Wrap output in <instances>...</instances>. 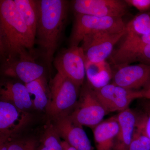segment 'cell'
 Here are the masks:
<instances>
[{
	"label": "cell",
	"mask_w": 150,
	"mask_h": 150,
	"mask_svg": "<svg viewBox=\"0 0 150 150\" xmlns=\"http://www.w3.org/2000/svg\"><path fill=\"white\" fill-rule=\"evenodd\" d=\"M54 64L58 73L79 86L83 85L86 76V58L81 46H71L62 50L54 59Z\"/></svg>",
	"instance_id": "8992f818"
},
{
	"label": "cell",
	"mask_w": 150,
	"mask_h": 150,
	"mask_svg": "<svg viewBox=\"0 0 150 150\" xmlns=\"http://www.w3.org/2000/svg\"><path fill=\"white\" fill-rule=\"evenodd\" d=\"M116 116L119 129L113 150H128L137 125V114L129 108L118 112Z\"/></svg>",
	"instance_id": "5bb4252c"
},
{
	"label": "cell",
	"mask_w": 150,
	"mask_h": 150,
	"mask_svg": "<svg viewBox=\"0 0 150 150\" xmlns=\"http://www.w3.org/2000/svg\"><path fill=\"white\" fill-rule=\"evenodd\" d=\"M144 39L146 44H150V33L144 35Z\"/></svg>",
	"instance_id": "f1b7e54d"
},
{
	"label": "cell",
	"mask_w": 150,
	"mask_h": 150,
	"mask_svg": "<svg viewBox=\"0 0 150 150\" xmlns=\"http://www.w3.org/2000/svg\"><path fill=\"white\" fill-rule=\"evenodd\" d=\"M94 90L108 113L123 111L129 108L134 100L142 98L140 90L127 89L112 83L98 89Z\"/></svg>",
	"instance_id": "ba28073f"
},
{
	"label": "cell",
	"mask_w": 150,
	"mask_h": 150,
	"mask_svg": "<svg viewBox=\"0 0 150 150\" xmlns=\"http://www.w3.org/2000/svg\"><path fill=\"white\" fill-rule=\"evenodd\" d=\"M25 84L30 96L33 108L46 111L50 101V91L44 76Z\"/></svg>",
	"instance_id": "ac0fdd59"
},
{
	"label": "cell",
	"mask_w": 150,
	"mask_h": 150,
	"mask_svg": "<svg viewBox=\"0 0 150 150\" xmlns=\"http://www.w3.org/2000/svg\"><path fill=\"white\" fill-rule=\"evenodd\" d=\"M126 36L147 35L150 33V15L142 13L126 25Z\"/></svg>",
	"instance_id": "ffe728a7"
},
{
	"label": "cell",
	"mask_w": 150,
	"mask_h": 150,
	"mask_svg": "<svg viewBox=\"0 0 150 150\" xmlns=\"http://www.w3.org/2000/svg\"><path fill=\"white\" fill-rule=\"evenodd\" d=\"M119 125L116 115L99 123L93 130L96 150H113Z\"/></svg>",
	"instance_id": "2e32d148"
},
{
	"label": "cell",
	"mask_w": 150,
	"mask_h": 150,
	"mask_svg": "<svg viewBox=\"0 0 150 150\" xmlns=\"http://www.w3.org/2000/svg\"><path fill=\"white\" fill-rule=\"evenodd\" d=\"M35 36L25 24L14 0L0 1V48L4 63L35 59Z\"/></svg>",
	"instance_id": "6da1fadb"
},
{
	"label": "cell",
	"mask_w": 150,
	"mask_h": 150,
	"mask_svg": "<svg viewBox=\"0 0 150 150\" xmlns=\"http://www.w3.org/2000/svg\"><path fill=\"white\" fill-rule=\"evenodd\" d=\"M149 64V65H150V63H148V64Z\"/></svg>",
	"instance_id": "4dcf8cb0"
},
{
	"label": "cell",
	"mask_w": 150,
	"mask_h": 150,
	"mask_svg": "<svg viewBox=\"0 0 150 150\" xmlns=\"http://www.w3.org/2000/svg\"><path fill=\"white\" fill-rule=\"evenodd\" d=\"M60 137L77 150H94L83 126L69 115L53 120Z\"/></svg>",
	"instance_id": "30bf717a"
},
{
	"label": "cell",
	"mask_w": 150,
	"mask_h": 150,
	"mask_svg": "<svg viewBox=\"0 0 150 150\" xmlns=\"http://www.w3.org/2000/svg\"><path fill=\"white\" fill-rule=\"evenodd\" d=\"M140 91L142 94V98L150 100V81Z\"/></svg>",
	"instance_id": "484cf974"
},
{
	"label": "cell",
	"mask_w": 150,
	"mask_h": 150,
	"mask_svg": "<svg viewBox=\"0 0 150 150\" xmlns=\"http://www.w3.org/2000/svg\"><path fill=\"white\" fill-rule=\"evenodd\" d=\"M128 150H150V139L137 122Z\"/></svg>",
	"instance_id": "7402d4cb"
},
{
	"label": "cell",
	"mask_w": 150,
	"mask_h": 150,
	"mask_svg": "<svg viewBox=\"0 0 150 150\" xmlns=\"http://www.w3.org/2000/svg\"><path fill=\"white\" fill-rule=\"evenodd\" d=\"M38 150H48L47 149H46L44 146L40 144L39 145V147H38Z\"/></svg>",
	"instance_id": "f546056e"
},
{
	"label": "cell",
	"mask_w": 150,
	"mask_h": 150,
	"mask_svg": "<svg viewBox=\"0 0 150 150\" xmlns=\"http://www.w3.org/2000/svg\"><path fill=\"white\" fill-rule=\"evenodd\" d=\"M127 5L121 0H76L73 8L75 13L122 18L127 13Z\"/></svg>",
	"instance_id": "9c48e42d"
},
{
	"label": "cell",
	"mask_w": 150,
	"mask_h": 150,
	"mask_svg": "<svg viewBox=\"0 0 150 150\" xmlns=\"http://www.w3.org/2000/svg\"><path fill=\"white\" fill-rule=\"evenodd\" d=\"M61 139L54 123H50L44 131L40 144L48 150H63Z\"/></svg>",
	"instance_id": "44dd1931"
},
{
	"label": "cell",
	"mask_w": 150,
	"mask_h": 150,
	"mask_svg": "<svg viewBox=\"0 0 150 150\" xmlns=\"http://www.w3.org/2000/svg\"><path fill=\"white\" fill-rule=\"evenodd\" d=\"M142 113L137 115V122L144 129L150 139V102L145 103Z\"/></svg>",
	"instance_id": "cb8c5ba5"
},
{
	"label": "cell",
	"mask_w": 150,
	"mask_h": 150,
	"mask_svg": "<svg viewBox=\"0 0 150 150\" xmlns=\"http://www.w3.org/2000/svg\"><path fill=\"white\" fill-rule=\"evenodd\" d=\"M62 145L63 150H77L64 140H62Z\"/></svg>",
	"instance_id": "83f0119b"
},
{
	"label": "cell",
	"mask_w": 150,
	"mask_h": 150,
	"mask_svg": "<svg viewBox=\"0 0 150 150\" xmlns=\"http://www.w3.org/2000/svg\"><path fill=\"white\" fill-rule=\"evenodd\" d=\"M11 140L0 137V150H8Z\"/></svg>",
	"instance_id": "4316f807"
},
{
	"label": "cell",
	"mask_w": 150,
	"mask_h": 150,
	"mask_svg": "<svg viewBox=\"0 0 150 150\" xmlns=\"http://www.w3.org/2000/svg\"><path fill=\"white\" fill-rule=\"evenodd\" d=\"M70 46H79L86 35L100 32H121L126 29L122 18L98 17L75 13Z\"/></svg>",
	"instance_id": "277c9868"
},
{
	"label": "cell",
	"mask_w": 150,
	"mask_h": 150,
	"mask_svg": "<svg viewBox=\"0 0 150 150\" xmlns=\"http://www.w3.org/2000/svg\"><path fill=\"white\" fill-rule=\"evenodd\" d=\"M86 75L88 84L98 89L109 83L113 77L110 65L106 61L93 63L86 59Z\"/></svg>",
	"instance_id": "e0dca14e"
},
{
	"label": "cell",
	"mask_w": 150,
	"mask_h": 150,
	"mask_svg": "<svg viewBox=\"0 0 150 150\" xmlns=\"http://www.w3.org/2000/svg\"><path fill=\"white\" fill-rule=\"evenodd\" d=\"M80 86L57 73L50 83V98L46 112L53 120L69 115L79 97Z\"/></svg>",
	"instance_id": "3957f363"
},
{
	"label": "cell",
	"mask_w": 150,
	"mask_h": 150,
	"mask_svg": "<svg viewBox=\"0 0 150 150\" xmlns=\"http://www.w3.org/2000/svg\"><path fill=\"white\" fill-rule=\"evenodd\" d=\"M37 3L35 43L44 62L50 68L67 23L68 2L63 0H40Z\"/></svg>",
	"instance_id": "7a4b0ae2"
},
{
	"label": "cell",
	"mask_w": 150,
	"mask_h": 150,
	"mask_svg": "<svg viewBox=\"0 0 150 150\" xmlns=\"http://www.w3.org/2000/svg\"><path fill=\"white\" fill-rule=\"evenodd\" d=\"M125 1L127 5L133 6L141 11L150 8V0H126Z\"/></svg>",
	"instance_id": "d4e9b609"
},
{
	"label": "cell",
	"mask_w": 150,
	"mask_h": 150,
	"mask_svg": "<svg viewBox=\"0 0 150 150\" xmlns=\"http://www.w3.org/2000/svg\"><path fill=\"white\" fill-rule=\"evenodd\" d=\"M25 24L35 37L38 20L37 1L14 0Z\"/></svg>",
	"instance_id": "d6986e66"
},
{
	"label": "cell",
	"mask_w": 150,
	"mask_h": 150,
	"mask_svg": "<svg viewBox=\"0 0 150 150\" xmlns=\"http://www.w3.org/2000/svg\"><path fill=\"white\" fill-rule=\"evenodd\" d=\"M39 145L32 138L11 140L8 150H38Z\"/></svg>",
	"instance_id": "603a6c76"
},
{
	"label": "cell",
	"mask_w": 150,
	"mask_h": 150,
	"mask_svg": "<svg viewBox=\"0 0 150 150\" xmlns=\"http://www.w3.org/2000/svg\"><path fill=\"white\" fill-rule=\"evenodd\" d=\"M121 32H100L86 35L82 41L86 59L93 63L106 61L111 56L116 43L126 34Z\"/></svg>",
	"instance_id": "52a82bcc"
},
{
	"label": "cell",
	"mask_w": 150,
	"mask_h": 150,
	"mask_svg": "<svg viewBox=\"0 0 150 150\" xmlns=\"http://www.w3.org/2000/svg\"><path fill=\"white\" fill-rule=\"evenodd\" d=\"M1 100L13 104L26 111L33 107L31 98L25 84L19 82H7L1 86Z\"/></svg>",
	"instance_id": "9a60e30c"
},
{
	"label": "cell",
	"mask_w": 150,
	"mask_h": 150,
	"mask_svg": "<svg viewBox=\"0 0 150 150\" xmlns=\"http://www.w3.org/2000/svg\"><path fill=\"white\" fill-rule=\"evenodd\" d=\"M3 71L6 76L17 78L25 84L28 83L43 76L45 68L35 59H19L4 63Z\"/></svg>",
	"instance_id": "4fadbf2b"
},
{
	"label": "cell",
	"mask_w": 150,
	"mask_h": 150,
	"mask_svg": "<svg viewBox=\"0 0 150 150\" xmlns=\"http://www.w3.org/2000/svg\"><path fill=\"white\" fill-rule=\"evenodd\" d=\"M30 115L26 111L13 104L0 102V137L10 139L12 136L27 125Z\"/></svg>",
	"instance_id": "8fae6325"
},
{
	"label": "cell",
	"mask_w": 150,
	"mask_h": 150,
	"mask_svg": "<svg viewBox=\"0 0 150 150\" xmlns=\"http://www.w3.org/2000/svg\"><path fill=\"white\" fill-rule=\"evenodd\" d=\"M112 83L130 90L138 91L150 81V65L141 64L118 68L113 75Z\"/></svg>",
	"instance_id": "7c38bea8"
},
{
	"label": "cell",
	"mask_w": 150,
	"mask_h": 150,
	"mask_svg": "<svg viewBox=\"0 0 150 150\" xmlns=\"http://www.w3.org/2000/svg\"><path fill=\"white\" fill-rule=\"evenodd\" d=\"M107 110L88 84L83 88L76 106L69 114L75 121L93 129L103 121Z\"/></svg>",
	"instance_id": "5b68a950"
}]
</instances>
